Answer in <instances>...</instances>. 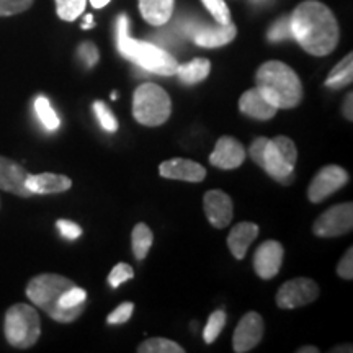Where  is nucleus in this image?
<instances>
[{
  "mask_svg": "<svg viewBox=\"0 0 353 353\" xmlns=\"http://www.w3.org/2000/svg\"><path fill=\"white\" fill-rule=\"evenodd\" d=\"M291 33L299 46L312 56H327L337 48L339 23L325 3L304 0L290 17Z\"/></svg>",
  "mask_w": 353,
  "mask_h": 353,
  "instance_id": "obj_1",
  "label": "nucleus"
},
{
  "mask_svg": "<svg viewBox=\"0 0 353 353\" xmlns=\"http://www.w3.org/2000/svg\"><path fill=\"white\" fill-rule=\"evenodd\" d=\"M255 87L278 110L294 108L303 100V83L298 74L281 61H268L255 74Z\"/></svg>",
  "mask_w": 353,
  "mask_h": 353,
  "instance_id": "obj_2",
  "label": "nucleus"
},
{
  "mask_svg": "<svg viewBox=\"0 0 353 353\" xmlns=\"http://www.w3.org/2000/svg\"><path fill=\"white\" fill-rule=\"evenodd\" d=\"M130 20L126 15H120L117 21V44L123 57L130 59L145 72L157 76H175L179 63L165 50L148 41L132 39L128 33Z\"/></svg>",
  "mask_w": 353,
  "mask_h": 353,
  "instance_id": "obj_3",
  "label": "nucleus"
},
{
  "mask_svg": "<svg viewBox=\"0 0 353 353\" xmlns=\"http://www.w3.org/2000/svg\"><path fill=\"white\" fill-rule=\"evenodd\" d=\"M72 280L57 273H43L32 278L26 285V296L34 306L43 309L52 321L70 324L82 316L85 306L76 309H63L59 306V298L65 290L74 286Z\"/></svg>",
  "mask_w": 353,
  "mask_h": 353,
  "instance_id": "obj_4",
  "label": "nucleus"
},
{
  "mask_svg": "<svg viewBox=\"0 0 353 353\" xmlns=\"http://www.w3.org/2000/svg\"><path fill=\"white\" fill-rule=\"evenodd\" d=\"M172 101L167 92L157 83L145 82L132 95V117L139 125L161 126L170 118Z\"/></svg>",
  "mask_w": 353,
  "mask_h": 353,
  "instance_id": "obj_5",
  "label": "nucleus"
},
{
  "mask_svg": "<svg viewBox=\"0 0 353 353\" xmlns=\"http://www.w3.org/2000/svg\"><path fill=\"white\" fill-rule=\"evenodd\" d=\"M3 332L12 347L21 350L33 347L41 335V321L38 311L30 304H13L6 312Z\"/></svg>",
  "mask_w": 353,
  "mask_h": 353,
  "instance_id": "obj_6",
  "label": "nucleus"
},
{
  "mask_svg": "<svg viewBox=\"0 0 353 353\" xmlns=\"http://www.w3.org/2000/svg\"><path fill=\"white\" fill-rule=\"evenodd\" d=\"M249 154L255 164L262 167L278 183L290 185L294 180V165L285 161L272 139L260 136L250 144Z\"/></svg>",
  "mask_w": 353,
  "mask_h": 353,
  "instance_id": "obj_7",
  "label": "nucleus"
},
{
  "mask_svg": "<svg viewBox=\"0 0 353 353\" xmlns=\"http://www.w3.org/2000/svg\"><path fill=\"white\" fill-rule=\"evenodd\" d=\"M353 228V205L341 203L322 213L312 226L316 236L319 237H339L348 234Z\"/></svg>",
  "mask_w": 353,
  "mask_h": 353,
  "instance_id": "obj_8",
  "label": "nucleus"
},
{
  "mask_svg": "<svg viewBox=\"0 0 353 353\" xmlns=\"http://www.w3.org/2000/svg\"><path fill=\"white\" fill-rule=\"evenodd\" d=\"M319 286L311 278H293L281 285L276 294V304L281 309H296L316 301Z\"/></svg>",
  "mask_w": 353,
  "mask_h": 353,
  "instance_id": "obj_9",
  "label": "nucleus"
},
{
  "mask_svg": "<svg viewBox=\"0 0 353 353\" xmlns=\"http://www.w3.org/2000/svg\"><path fill=\"white\" fill-rule=\"evenodd\" d=\"M348 182L345 169L339 165H325L317 172L307 188V198L311 203H321L322 200L341 190Z\"/></svg>",
  "mask_w": 353,
  "mask_h": 353,
  "instance_id": "obj_10",
  "label": "nucleus"
},
{
  "mask_svg": "<svg viewBox=\"0 0 353 353\" xmlns=\"http://www.w3.org/2000/svg\"><path fill=\"white\" fill-rule=\"evenodd\" d=\"M263 337V319L259 312H247L232 335V347L236 353H245L255 348Z\"/></svg>",
  "mask_w": 353,
  "mask_h": 353,
  "instance_id": "obj_11",
  "label": "nucleus"
},
{
  "mask_svg": "<svg viewBox=\"0 0 353 353\" xmlns=\"http://www.w3.org/2000/svg\"><path fill=\"white\" fill-rule=\"evenodd\" d=\"M283 245L278 241H265L259 245L254 255L255 273L263 280H270L276 276L283 263Z\"/></svg>",
  "mask_w": 353,
  "mask_h": 353,
  "instance_id": "obj_12",
  "label": "nucleus"
},
{
  "mask_svg": "<svg viewBox=\"0 0 353 353\" xmlns=\"http://www.w3.org/2000/svg\"><path fill=\"white\" fill-rule=\"evenodd\" d=\"M244 145L236 138H232V136H223V138H219L210 156V164L223 170L237 169V167L244 164Z\"/></svg>",
  "mask_w": 353,
  "mask_h": 353,
  "instance_id": "obj_13",
  "label": "nucleus"
},
{
  "mask_svg": "<svg viewBox=\"0 0 353 353\" xmlns=\"http://www.w3.org/2000/svg\"><path fill=\"white\" fill-rule=\"evenodd\" d=\"M203 205H205L206 218H208L211 226H214L216 229H224L229 226L234 216L231 196L221 192V190H210L203 198Z\"/></svg>",
  "mask_w": 353,
  "mask_h": 353,
  "instance_id": "obj_14",
  "label": "nucleus"
},
{
  "mask_svg": "<svg viewBox=\"0 0 353 353\" xmlns=\"http://www.w3.org/2000/svg\"><path fill=\"white\" fill-rule=\"evenodd\" d=\"M28 175V172L15 161L0 156V190L21 198H30L33 193L26 187Z\"/></svg>",
  "mask_w": 353,
  "mask_h": 353,
  "instance_id": "obj_15",
  "label": "nucleus"
},
{
  "mask_svg": "<svg viewBox=\"0 0 353 353\" xmlns=\"http://www.w3.org/2000/svg\"><path fill=\"white\" fill-rule=\"evenodd\" d=\"M159 174L169 180H183V182H203L206 169L201 164L190 159H170L159 165Z\"/></svg>",
  "mask_w": 353,
  "mask_h": 353,
  "instance_id": "obj_16",
  "label": "nucleus"
},
{
  "mask_svg": "<svg viewBox=\"0 0 353 353\" xmlns=\"http://www.w3.org/2000/svg\"><path fill=\"white\" fill-rule=\"evenodd\" d=\"M237 28L232 21L226 25L216 23L214 26L203 25L192 32V39L200 48H221L226 46L236 38Z\"/></svg>",
  "mask_w": 353,
  "mask_h": 353,
  "instance_id": "obj_17",
  "label": "nucleus"
},
{
  "mask_svg": "<svg viewBox=\"0 0 353 353\" xmlns=\"http://www.w3.org/2000/svg\"><path fill=\"white\" fill-rule=\"evenodd\" d=\"M26 187L33 195H56V193L68 192L72 187V180L68 175L44 172V174L28 175Z\"/></svg>",
  "mask_w": 353,
  "mask_h": 353,
  "instance_id": "obj_18",
  "label": "nucleus"
},
{
  "mask_svg": "<svg viewBox=\"0 0 353 353\" xmlns=\"http://www.w3.org/2000/svg\"><path fill=\"white\" fill-rule=\"evenodd\" d=\"M239 110L244 114H247V117L260 121L272 120L278 112V108L273 107L270 101L260 94L257 87L250 88L245 94H242L239 99Z\"/></svg>",
  "mask_w": 353,
  "mask_h": 353,
  "instance_id": "obj_19",
  "label": "nucleus"
},
{
  "mask_svg": "<svg viewBox=\"0 0 353 353\" xmlns=\"http://www.w3.org/2000/svg\"><path fill=\"white\" fill-rule=\"evenodd\" d=\"M259 236V226L254 223H239L231 229L228 236V247L234 257L242 260L245 257L247 250Z\"/></svg>",
  "mask_w": 353,
  "mask_h": 353,
  "instance_id": "obj_20",
  "label": "nucleus"
},
{
  "mask_svg": "<svg viewBox=\"0 0 353 353\" xmlns=\"http://www.w3.org/2000/svg\"><path fill=\"white\" fill-rule=\"evenodd\" d=\"M175 0H139L143 19L152 26H164L174 15Z\"/></svg>",
  "mask_w": 353,
  "mask_h": 353,
  "instance_id": "obj_21",
  "label": "nucleus"
},
{
  "mask_svg": "<svg viewBox=\"0 0 353 353\" xmlns=\"http://www.w3.org/2000/svg\"><path fill=\"white\" fill-rule=\"evenodd\" d=\"M210 70V61L205 59V57H196V59L190 61L187 64H179L175 74L185 85H195V83H200L208 77Z\"/></svg>",
  "mask_w": 353,
  "mask_h": 353,
  "instance_id": "obj_22",
  "label": "nucleus"
},
{
  "mask_svg": "<svg viewBox=\"0 0 353 353\" xmlns=\"http://www.w3.org/2000/svg\"><path fill=\"white\" fill-rule=\"evenodd\" d=\"M353 81V54H347L335 68L330 70L329 77L325 79V87L343 88L350 85Z\"/></svg>",
  "mask_w": 353,
  "mask_h": 353,
  "instance_id": "obj_23",
  "label": "nucleus"
},
{
  "mask_svg": "<svg viewBox=\"0 0 353 353\" xmlns=\"http://www.w3.org/2000/svg\"><path fill=\"white\" fill-rule=\"evenodd\" d=\"M154 234L149 229L148 224L138 223L132 229L131 234V244H132V254H134L136 260H144L149 250L152 247Z\"/></svg>",
  "mask_w": 353,
  "mask_h": 353,
  "instance_id": "obj_24",
  "label": "nucleus"
},
{
  "mask_svg": "<svg viewBox=\"0 0 353 353\" xmlns=\"http://www.w3.org/2000/svg\"><path fill=\"white\" fill-rule=\"evenodd\" d=\"M34 112H37L38 120L41 121V125L46 128L48 131H56L57 128H59V117L56 114L54 108L51 107L50 100L44 95H39L37 97V100H34Z\"/></svg>",
  "mask_w": 353,
  "mask_h": 353,
  "instance_id": "obj_25",
  "label": "nucleus"
},
{
  "mask_svg": "<svg viewBox=\"0 0 353 353\" xmlns=\"http://www.w3.org/2000/svg\"><path fill=\"white\" fill-rule=\"evenodd\" d=\"M139 353H183L185 350L179 343L164 337H154L144 341L138 347Z\"/></svg>",
  "mask_w": 353,
  "mask_h": 353,
  "instance_id": "obj_26",
  "label": "nucleus"
},
{
  "mask_svg": "<svg viewBox=\"0 0 353 353\" xmlns=\"http://www.w3.org/2000/svg\"><path fill=\"white\" fill-rule=\"evenodd\" d=\"M87 0H56L57 17L64 21H74L85 12Z\"/></svg>",
  "mask_w": 353,
  "mask_h": 353,
  "instance_id": "obj_27",
  "label": "nucleus"
},
{
  "mask_svg": "<svg viewBox=\"0 0 353 353\" xmlns=\"http://www.w3.org/2000/svg\"><path fill=\"white\" fill-rule=\"evenodd\" d=\"M226 312L224 311H214L213 314L210 316L208 322H206V327L203 330V339H205L206 343H213L216 339L219 337L221 330L224 329V325H226Z\"/></svg>",
  "mask_w": 353,
  "mask_h": 353,
  "instance_id": "obj_28",
  "label": "nucleus"
},
{
  "mask_svg": "<svg viewBox=\"0 0 353 353\" xmlns=\"http://www.w3.org/2000/svg\"><path fill=\"white\" fill-rule=\"evenodd\" d=\"M87 301V291L81 286L74 285L69 290H65L59 298V306L63 309H76L85 306Z\"/></svg>",
  "mask_w": 353,
  "mask_h": 353,
  "instance_id": "obj_29",
  "label": "nucleus"
},
{
  "mask_svg": "<svg viewBox=\"0 0 353 353\" xmlns=\"http://www.w3.org/2000/svg\"><path fill=\"white\" fill-rule=\"evenodd\" d=\"M94 112H95L97 120H99V123H100V126L103 128L105 131L114 132L118 130V120L114 118L112 110H110L107 105L103 103V101H100V100L94 101Z\"/></svg>",
  "mask_w": 353,
  "mask_h": 353,
  "instance_id": "obj_30",
  "label": "nucleus"
},
{
  "mask_svg": "<svg viewBox=\"0 0 353 353\" xmlns=\"http://www.w3.org/2000/svg\"><path fill=\"white\" fill-rule=\"evenodd\" d=\"M267 38L270 39L272 43H278V41H283V39L293 38L290 17H281V19H278L275 23L270 26V30H268Z\"/></svg>",
  "mask_w": 353,
  "mask_h": 353,
  "instance_id": "obj_31",
  "label": "nucleus"
},
{
  "mask_svg": "<svg viewBox=\"0 0 353 353\" xmlns=\"http://www.w3.org/2000/svg\"><path fill=\"white\" fill-rule=\"evenodd\" d=\"M208 12L213 15L216 23L226 25L231 21V10H229L224 0H201Z\"/></svg>",
  "mask_w": 353,
  "mask_h": 353,
  "instance_id": "obj_32",
  "label": "nucleus"
},
{
  "mask_svg": "<svg viewBox=\"0 0 353 353\" xmlns=\"http://www.w3.org/2000/svg\"><path fill=\"white\" fill-rule=\"evenodd\" d=\"M272 141L288 164H291V165L296 164L298 151H296V145H294L293 141H291L290 138H286V136H275Z\"/></svg>",
  "mask_w": 353,
  "mask_h": 353,
  "instance_id": "obj_33",
  "label": "nucleus"
},
{
  "mask_svg": "<svg viewBox=\"0 0 353 353\" xmlns=\"http://www.w3.org/2000/svg\"><path fill=\"white\" fill-rule=\"evenodd\" d=\"M134 276V270H132V267L130 263H118L114 265V268L112 272H110L108 275V283L112 288H118L121 283H125V281L131 280V278Z\"/></svg>",
  "mask_w": 353,
  "mask_h": 353,
  "instance_id": "obj_34",
  "label": "nucleus"
},
{
  "mask_svg": "<svg viewBox=\"0 0 353 353\" xmlns=\"http://www.w3.org/2000/svg\"><path fill=\"white\" fill-rule=\"evenodd\" d=\"M34 0H0V17H12L28 10Z\"/></svg>",
  "mask_w": 353,
  "mask_h": 353,
  "instance_id": "obj_35",
  "label": "nucleus"
},
{
  "mask_svg": "<svg viewBox=\"0 0 353 353\" xmlns=\"http://www.w3.org/2000/svg\"><path fill=\"white\" fill-rule=\"evenodd\" d=\"M132 311H134V304H132V303H123L117 309H114L112 314H108L107 322L110 325L125 324V322L130 321V317L132 316Z\"/></svg>",
  "mask_w": 353,
  "mask_h": 353,
  "instance_id": "obj_36",
  "label": "nucleus"
},
{
  "mask_svg": "<svg viewBox=\"0 0 353 353\" xmlns=\"http://www.w3.org/2000/svg\"><path fill=\"white\" fill-rule=\"evenodd\" d=\"M79 57L82 59V63L85 64V68H94V65L99 63V50L95 48L94 43L87 41V43H82L81 46H79Z\"/></svg>",
  "mask_w": 353,
  "mask_h": 353,
  "instance_id": "obj_37",
  "label": "nucleus"
},
{
  "mask_svg": "<svg viewBox=\"0 0 353 353\" xmlns=\"http://www.w3.org/2000/svg\"><path fill=\"white\" fill-rule=\"evenodd\" d=\"M56 226H57V229H59L61 236L65 237V239H69V241H76L82 236V228L79 226V224L74 223V221L59 219L56 223Z\"/></svg>",
  "mask_w": 353,
  "mask_h": 353,
  "instance_id": "obj_38",
  "label": "nucleus"
},
{
  "mask_svg": "<svg viewBox=\"0 0 353 353\" xmlns=\"http://www.w3.org/2000/svg\"><path fill=\"white\" fill-rule=\"evenodd\" d=\"M337 273H339V276L343 278V280H352L353 278V249L352 247L347 250L341 262H339Z\"/></svg>",
  "mask_w": 353,
  "mask_h": 353,
  "instance_id": "obj_39",
  "label": "nucleus"
},
{
  "mask_svg": "<svg viewBox=\"0 0 353 353\" xmlns=\"http://www.w3.org/2000/svg\"><path fill=\"white\" fill-rule=\"evenodd\" d=\"M352 105H353V94L350 92V94L345 97V100H343V105H342L343 117H345L348 121L353 120V107H352Z\"/></svg>",
  "mask_w": 353,
  "mask_h": 353,
  "instance_id": "obj_40",
  "label": "nucleus"
},
{
  "mask_svg": "<svg viewBox=\"0 0 353 353\" xmlns=\"http://www.w3.org/2000/svg\"><path fill=\"white\" fill-rule=\"evenodd\" d=\"M92 26H94V17H92L90 13H88V15H85V21H83V23H82V28L83 30H88V28H92Z\"/></svg>",
  "mask_w": 353,
  "mask_h": 353,
  "instance_id": "obj_41",
  "label": "nucleus"
},
{
  "mask_svg": "<svg viewBox=\"0 0 353 353\" xmlns=\"http://www.w3.org/2000/svg\"><path fill=\"white\" fill-rule=\"evenodd\" d=\"M108 2H110V0H90L92 7H95V8H103Z\"/></svg>",
  "mask_w": 353,
  "mask_h": 353,
  "instance_id": "obj_42",
  "label": "nucleus"
},
{
  "mask_svg": "<svg viewBox=\"0 0 353 353\" xmlns=\"http://www.w3.org/2000/svg\"><path fill=\"white\" fill-rule=\"evenodd\" d=\"M317 352H319V348L311 347V345L303 347V348H299V350H298V353H317Z\"/></svg>",
  "mask_w": 353,
  "mask_h": 353,
  "instance_id": "obj_43",
  "label": "nucleus"
}]
</instances>
